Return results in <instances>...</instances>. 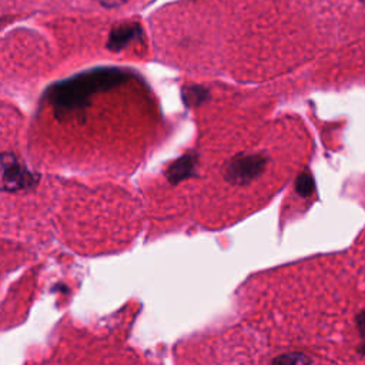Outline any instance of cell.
<instances>
[{
	"mask_svg": "<svg viewBox=\"0 0 365 365\" xmlns=\"http://www.w3.org/2000/svg\"><path fill=\"white\" fill-rule=\"evenodd\" d=\"M342 1H346L349 6H358L365 11V0H342Z\"/></svg>",
	"mask_w": 365,
	"mask_h": 365,
	"instance_id": "cell-6",
	"label": "cell"
},
{
	"mask_svg": "<svg viewBox=\"0 0 365 365\" xmlns=\"http://www.w3.org/2000/svg\"><path fill=\"white\" fill-rule=\"evenodd\" d=\"M311 359L304 354L292 352V354H282L277 356L271 365H309Z\"/></svg>",
	"mask_w": 365,
	"mask_h": 365,
	"instance_id": "cell-4",
	"label": "cell"
},
{
	"mask_svg": "<svg viewBox=\"0 0 365 365\" xmlns=\"http://www.w3.org/2000/svg\"><path fill=\"white\" fill-rule=\"evenodd\" d=\"M37 182L38 175L30 171L14 154L0 153V191H24Z\"/></svg>",
	"mask_w": 365,
	"mask_h": 365,
	"instance_id": "cell-2",
	"label": "cell"
},
{
	"mask_svg": "<svg viewBox=\"0 0 365 365\" xmlns=\"http://www.w3.org/2000/svg\"><path fill=\"white\" fill-rule=\"evenodd\" d=\"M137 31L138 27L135 24H121L118 27H114L108 36L107 47L114 51L121 50L125 44H128L130 40L134 38Z\"/></svg>",
	"mask_w": 365,
	"mask_h": 365,
	"instance_id": "cell-3",
	"label": "cell"
},
{
	"mask_svg": "<svg viewBox=\"0 0 365 365\" xmlns=\"http://www.w3.org/2000/svg\"><path fill=\"white\" fill-rule=\"evenodd\" d=\"M125 78L127 76L117 68H94L53 84L47 91V98L58 111H74L88 106L90 96L106 91Z\"/></svg>",
	"mask_w": 365,
	"mask_h": 365,
	"instance_id": "cell-1",
	"label": "cell"
},
{
	"mask_svg": "<svg viewBox=\"0 0 365 365\" xmlns=\"http://www.w3.org/2000/svg\"><path fill=\"white\" fill-rule=\"evenodd\" d=\"M97 3H100L101 6L107 7V9H113V7H118L123 6L124 3H127L128 0H96Z\"/></svg>",
	"mask_w": 365,
	"mask_h": 365,
	"instance_id": "cell-5",
	"label": "cell"
}]
</instances>
